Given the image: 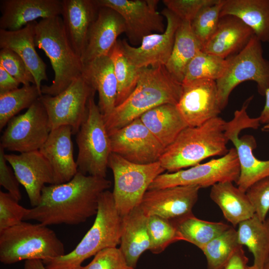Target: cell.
Listing matches in <instances>:
<instances>
[{"label": "cell", "instance_id": "1", "mask_svg": "<svg viewBox=\"0 0 269 269\" xmlns=\"http://www.w3.org/2000/svg\"><path fill=\"white\" fill-rule=\"evenodd\" d=\"M111 185L105 177L78 171L67 182L44 186L39 203L28 209L24 220L47 226L83 223L96 215L100 196Z\"/></svg>", "mask_w": 269, "mask_h": 269}, {"label": "cell", "instance_id": "2", "mask_svg": "<svg viewBox=\"0 0 269 269\" xmlns=\"http://www.w3.org/2000/svg\"><path fill=\"white\" fill-rule=\"evenodd\" d=\"M182 85L169 73L165 65L139 68L137 84L131 95L103 117L109 135L159 105H176Z\"/></svg>", "mask_w": 269, "mask_h": 269}, {"label": "cell", "instance_id": "3", "mask_svg": "<svg viewBox=\"0 0 269 269\" xmlns=\"http://www.w3.org/2000/svg\"><path fill=\"white\" fill-rule=\"evenodd\" d=\"M226 122L217 117L197 127H187L167 147L159 159L170 172L196 165L213 156H223L229 149L225 134Z\"/></svg>", "mask_w": 269, "mask_h": 269}, {"label": "cell", "instance_id": "4", "mask_svg": "<svg viewBox=\"0 0 269 269\" xmlns=\"http://www.w3.org/2000/svg\"><path fill=\"white\" fill-rule=\"evenodd\" d=\"M96 215L93 225L73 250L42 261L46 269H81L86 260L120 244L123 217L116 207L112 192L108 190L100 196Z\"/></svg>", "mask_w": 269, "mask_h": 269}, {"label": "cell", "instance_id": "5", "mask_svg": "<svg viewBox=\"0 0 269 269\" xmlns=\"http://www.w3.org/2000/svg\"><path fill=\"white\" fill-rule=\"evenodd\" d=\"M35 44L44 51L54 72L52 84L41 86L42 95H57L82 75L83 63L70 42L60 16L36 21Z\"/></svg>", "mask_w": 269, "mask_h": 269}, {"label": "cell", "instance_id": "6", "mask_svg": "<svg viewBox=\"0 0 269 269\" xmlns=\"http://www.w3.org/2000/svg\"><path fill=\"white\" fill-rule=\"evenodd\" d=\"M64 254V245L55 232L40 223L22 221L0 232V261L4 265Z\"/></svg>", "mask_w": 269, "mask_h": 269}, {"label": "cell", "instance_id": "7", "mask_svg": "<svg viewBox=\"0 0 269 269\" xmlns=\"http://www.w3.org/2000/svg\"><path fill=\"white\" fill-rule=\"evenodd\" d=\"M227 59L226 69L216 81L221 111L233 89L242 82H256L258 92L265 96L269 88V61L264 58L262 42L255 35L241 51Z\"/></svg>", "mask_w": 269, "mask_h": 269}, {"label": "cell", "instance_id": "8", "mask_svg": "<svg viewBox=\"0 0 269 269\" xmlns=\"http://www.w3.org/2000/svg\"><path fill=\"white\" fill-rule=\"evenodd\" d=\"M108 167L114 176L112 193L115 206L122 217L139 206L151 183L165 171L159 161L136 164L114 152L110 155Z\"/></svg>", "mask_w": 269, "mask_h": 269}, {"label": "cell", "instance_id": "9", "mask_svg": "<svg viewBox=\"0 0 269 269\" xmlns=\"http://www.w3.org/2000/svg\"><path fill=\"white\" fill-rule=\"evenodd\" d=\"M78 153L76 160L79 172L101 177L107 175L112 153L109 135L103 116L94 96L89 102L87 117L76 134Z\"/></svg>", "mask_w": 269, "mask_h": 269}, {"label": "cell", "instance_id": "10", "mask_svg": "<svg viewBox=\"0 0 269 269\" xmlns=\"http://www.w3.org/2000/svg\"><path fill=\"white\" fill-rule=\"evenodd\" d=\"M253 98V96L250 97L244 102L241 108L235 112L233 119L226 122L225 127L226 135L234 146L240 164L237 186L245 192L253 183L269 176V160H261L253 153L257 147L255 137L249 134L239 136L244 129H257L260 126L259 118H251L247 113Z\"/></svg>", "mask_w": 269, "mask_h": 269}, {"label": "cell", "instance_id": "11", "mask_svg": "<svg viewBox=\"0 0 269 269\" xmlns=\"http://www.w3.org/2000/svg\"><path fill=\"white\" fill-rule=\"evenodd\" d=\"M240 171L236 151L234 147H232L226 154L219 158L186 169L159 175L147 190L187 185L197 186L201 188L211 187L221 182L236 183Z\"/></svg>", "mask_w": 269, "mask_h": 269}, {"label": "cell", "instance_id": "12", "mask_svg": "<svg viewBox=\"0 0 269 269\" xmlns=\"http://www.w3.org/2000/svg\"><path fill=\"white\" fill-rule=\"evenodd\" d=\"M96 91L81 75L57 95L39 98L47 113L51 130L62 126L71 127L76 134L86 119L89 102Z\"/></svg>", "mask_w": 269, "mask_h": 269}, {"label": "cell", "instance_id": "13", "mask_svg": "<svg viewBox=\"0 0 269 269\" xmlns=\"http://www.w3.org/2000/svg\"><path fill=\"white\" fill-rule=\"evenodd\" d=\"M51 131L47 113L38 99L24 113L8 122L0 137V146L19 153L38 150Z\"/></svg>", "mask_w": 269, "mask_h": 269}, {"label": "cell", "instance_id": "14", "mask_svg": "<svg viewBox=\"0 0 269 269\" xmlns=\"http://www.w3.org/2000/svg\"><path fill=\"white\" fill-rule=\"evenodd\" d=\"M100 7L111 8L123 18L125 33L133 45L141 43L143 38L157 32L164 31L162 15L157 10L158 0H96Z\"/></svg>", "mask_w": 269, "mask_h": 269}, {"label": "cell", "instance_id": "15", "mask_svg": "<svg viewBox=\"0 0 269 269\" xmlns=\"http://www.w3.org/2000/svg\"><path fill=\"white\" fill-rule=\"evenodd\" d=\"M109 137L112 152L134 163L159 161L165 150L139 118L112 133Z\"/></svg>", "mask_w": 269, "mask_h": 269}, {"label": "cell", "instance_id": "16", "mask_svg": "<svg viewBox=\"0 0 269 269\" xmlns=\"http://www.w3.org/2000/svg\"><path fill=\"white\" fill-rule=\"evenodd\" d=\"M161 14L167 22L163 32L146 36L138 47L130 45L126 39L120 40L125 55L137 68L165 66L169 60L175 33L181 21L166 8Z\"/></svg>", "mask_w": 269, "mask_h": 269}, {"label": "cell", "instance_id": "17", "mask_svg": "<svg viewBox=\"0 0 269 269\" xmlns=\"http://www.w3.org/2000/svg\"><path fill=\"white\" fill-rule=\"evenodd\" d=\"M176 106L188 127H197L218 117L222 111L216 81L203 79L183 83Z\"/></svg>", "mask_w": 269, "mask_h": 269}, {"label": "cell", "instance_id": "18", "mask_svg": "<svg viewBox=\"0 0 269 269\" xmlns=\"http://www.w3.org/2000/svg\"><path fill=\"white\" fill-rule=\"evenodd\" d=\"M200 187L176 186L147 190L139 206L147 216L156 215L173 220L192 213Z\"/></svg>", "mask_w": 269, "mask_h": 269}, {"label": "cell", "instance_id": "19", "mask_svg": "<svg viewBox=\"0 0 269 269\" xmlns=\"http://www.w3.org/2000/svg\"><path fill=\"white\" fill-rule=\"evenodd\" d=\"M5 158L24 188L31 206H37L45 184H54L52 170L47 160L39 150L5 154Z\"/></svg>", "mask_w": 269, "mask_h": 269}, {"label": "cell", "instance_id": "20", "mask_svg": "<svg viewBox=\"0 0 269 269\" xmlns=\"http://www.w3.org/2000/svg\"><path fill=\"white\" fill-rule=\"evenodd\" d=\"M125 31L124 20L118 12L111 8L100 7L88 33L85 48L81 56L82 63L108 55L118 40V37Z\"/></svg>", "mask_w": 269, "mask_h": 269}, {"label": "cell", "instance_id": "21", "mask_svg": "<svg viewBox=\"0 0 269 269\" xmlns=\"http://www.w3.org/2000/svg\"><path fill=\"white\" fill-rule=\"evenodd\" d=\"M72 134V128L69 126L53 129L39 150L51 166L54 184L70 181L78 172L73 156Z\"/></svg>", "mask_w": 269, "mask_h": 269}, {"label": "cell", "instance_id": "22", "mask_svg": "<svg viewBox=\"0 0 269 269\" xmlns=\"http://www.w3.org/2000/svg\"><path fill=\"white\" fill-rule=\"evenodd\" d=\"M0 29L15 31L42 19L60 16V0H1Z\"/></svg>", "mask_w": 269, "mask_h": 269}, {"label": "cell", "instance_id": "23", "mask_svg": "<svg viewBox=\"0 0 269 269\" xmlns=\"http://www.w3.org/2000/svg\"><path fill=\"white\" fill-rule=\"evenodd\" d=\"M36 21L15 31L0 29V48L15 52L25 63L32 73L35 85L41 93V82L47 80L46 65L35 49ZM42 94V93H41Z\"/></svg>", "mask_w": 269, "mask_h": 269}, {"label": "cell", "instance_id": "24", "mask_svg": "<svg viewBox=\"0 0 269 269\" xmlns=\"http://www.w3.org/2000/svg\"><path fill=\"white\" fill-rule=\"evenodd\" d=\"M254 35L251 28L238 17L223 16L220 18L215 31L202 50L227 59L241 51Z\"/></svg>", "mask_w": 269, "mask_h": 269}, {"label": "cell", "instance_id": "25", "mask_svg": "<svg viewBox=\"0 0 269 269\" xmlns=\"http://www.w3.org/2000/svg\"><path fill=\"white\" fill-rule=\"evenodd\" d=\"M100 7L96 0H62L61 15L68 37L81 58L88 33Z\"/></svg>", "mask_w": 269, "mask_h": 269}, {"label": "cell", "instance_id": "26", "mask_svg": "<svg viewBox=\"0 0 269 269\" xmlns=\"http://www.w3.org/2000/svg\"><path fill=\"white\" fill-rule=\"evenodd\" d=\"M82 76L98 92L97 105L103 117L107 116L115 108L117 96V82L110 56H100L83 64Z\"/></svg>", "mask_w": 269, "mask_h": 269}, {"label": "cell", "instance_id": "27", "mask_svg": "<svg viewBox=\"0 0 269 269\" xmlns=\"http://www.w3.org/2000/svg\"><path fill=\"white\" fill-rule=\"evenodd\" d=\"M147 219L139 206L123 217L119 249L128 265L134 269L140 256L149 249Z\"/></svg>", "mask_w": 269, "mask_h": 269}, {"label": "cell", "instance_id": "28", "mask_svg": "<svg viewBox=\"0 0 269 269\" xmlns=\"http://www.w3.org/2000/svg\"><path fill=\"white\" fill-rule=\"evenodd\" d=\"M210 197L220 208L225 219L234 227L255 214L246 192L235 186L233 182L214 184L211 187Z\"/></svg>", "mask_w": 269, "mask_h": 269}, {"label": "cell", "instance_id": "29", "mask_svg": "<svg viewBox=\"0 0 269 269\" xmlns=\"http://www.w3.org/2000/svg\"><path fill=\"white\" fill-rule=\"evenodd\" d=\"M236 16L262 42H269V0H225L220 17Z\"/></svg>", "mask_w": 269, "mask_h": 269}, {"label": "cell", "instance_id": "30", "mask_svg": "<svg viewBox=\"0 0 269 269\" xmlns=\"http://www.w3.org/2000/svg\"><path fill=\"white\" fill-rule=\"evenodd\" d=\"M139 119L165 149L188 127L176 105L170 104L151 109Z\"/></svg>", "mask_w": 269, "mask_h": 269}, {"label": "cell", "instance_id": "31", "mask_svg": "<svg viewBox=\"0 0 269 269\" xmlns=\"http://www.w3.org/2000/svg\"><path fill=\"white\" fill-rule=\"evenodd\" d=\"M202 49V45L192 31L191 22L181 21L175 33L166 68L175 80L182 84L189 63Z\"/></svg>", "mask_w": 269, "mask_h": 269}, {"label": "cell", "instance_id": "32", "mask_svg": "<svg viewBox=\"0 0 269 269\" xmlns=\"http://www.w3.org/2000/svg\"><path fill=\"white\" fill-rule=\"evenodd\" d=\"M239 243L246 246L254 257L253 266L263 269L269 258V218L264 221L255 215L238 225Z\"/></svg>", "mask_w": 269, "mask_h": 269}, {"label": "cell", "instance_id": "33", "mask_svg": "<svg viewBox=\"0 0 269 269\" xmlns=\"http://www.w3.org/2000/svg\"><path fill=\"white\" fill-rule=\"evenodd\" d=\"M170 221L181 237L182 241L191 243L201 250L212 240L231 227L221 222L200 219L192 213Z\"/></svg>", "mask_w": 269, "mask_h": 269}, {"label": "cell", "instance_id": "34", "mask_svg": "<svg viewBox=\"0 0 269 269\" xmlns=\"http://www.w3.org/2000/svg\"><path fill=\"white\" fill-rule=\"evenodd\" d=\"M111 59L117 82L115 107L125 101L134 90L139 77V68L132 64L122 50L118 40L108 55Z\"/></svg>", "mask_w": 269, "mask_h": 269}, {"label": "cell", "instance_id": "35", "mask_svg": "<svg viewBox=\"0 0 269 269\" xmlns=\"http://www.w3.org/2000/svg\"><path fill=\"white\" fill-rule=\"evenodd\" d=\"M42 94L31 84L0 94V130L24 109H28Z\"/></svg>", "mask_w": 269, "mask_h": 269}, {"label": "cell", "instance_id": "36", "mask_svg": "<svg viewBox=\"0 0 269 269\" xmlns=\"http://www.w3.org/2000/svg\"><path fill=\"white\" fill-rule=\"evenodd\" d=\"M240 246L237 230L231 226L201 250L207 261V269H224L229 259Z\"/></svg>", "mask_w": 269, "mask_h": 269}, {"label": "cell", "instance_id": "37", "mask_svg": "<svg viewBox=\"0 0 269 269\" xmlns=\"http://www.w3.org/2000/svg\"><path fill=\"white\" fill-rule=\"evenodd\" d=\"M227 59L200 50L189 63L182 84L198 80L216 81L224 74Z\"/></svg>", "mask_w": 269, "mask_h": 269}, {"label": "cell", "instance_id": "38", "mask_svg": "<svg viewBox=\"0 0 269 269\" xmlns=\"http://www.w3.org/2000/svg\"><path fill=\"white\" fill-rule=\"evenodd\" d=\"M147 229L150 239L149 251L153 254H158L171 244L182 241L172 222L161 217L148 216Z\"/></svg>", "mask_w": 269, "mask_h": 269}, {"label": "cell", "instance_id": "39", "mask_svg": "<svg viewBox=\"0 0 269 269\" xmlns=\"http://www.w3.org/2000/svg\"><path fill=\"white\" fill-rule=\"evenodd\" d=\"M225 0L202 8L191 22L192 31L202 46L215 31Z\"/></svg>", "mask_w": 269, "mask_h": 269}, {"label": "cell", "instance_id": "40", "mask_svg": "<svg viewBox=\"0 0 269 269\" xmlns=\"http://www.w3.org/2000/svg\"><path fill=\"white\" fill-rule=\"evenodd\" d=\"M0 65L23 85H35L34 78L24 62L11 50L0 49Z\"/></svg>", "mask_w": 269, "mask_h": 269}, {"label": "cell", "instance_id": "41", "mask_svg": "<svg viewBox=\"0 0 269 269\" xmlns=\"http://www.w3.org/2000/svg\"><path fill=\"white\" fill-rule=\"evenodd\" d=\"M28 211L8 192L0 191V232L22 222Z\"/></svg>", "mask_w": 269, "mask_h": 269}, {"label": "cell", "instance_id": "42", "mask_svg": "<svg viewBox=\"0 0 269 269\" xmlns=\"http://www.w3.org/2000/svg\"><path fill=\"white\" fill-rule=\"evenodd\" d=\"M255 212L262 221L269 211V176L253 183L246 191Z\"/></svg>", "mask_w": 269, "mask_h": 269}, {"label": "cell", "instance_id": "43", "mask_svg": "<svg viewBox=\"0 0 269 269\" xmlns=\"http://www.w3.org/2000/svg\"><path fill=\"white\" fill-rule=\"evenodd\" d=\"M219 0H163L166 8L181 21L191 22L204 7L215 4Z\"/></svg>", "mask_w": 269, "mask_h": 269}, {"label": "cell", "instance_id": "44", "mask_svg": "<svg viewBox=\"0 0 269 269\" xmlns=\"http://www.w3.org/2000/svg\"><path fill=\"white\" fill-rule=\"evenodd\" d=\"M81 269H134L127 264L119 248H110L98 253Z\"/></svg>", "mask_w": 269, "mask_h": 269}, {"label": "cell", "instance_id": "45", "mask_svg": "<svg viewBox=\"0 0 269 269\" xmlns=\"http://www.w3.org/2000/svg\"><path fill=\"white\" fill-rule=\"evenodd\" d=\"M5 150L0 146V185L17 201L21 199L19 182L13 170L7 164Z\"/></svg>", "mask_w": 269, "mask_h": 269}, {"label": "cell", "instance_id": "46", "mask_svg": "<svg viewBox=\"0 0 269 269\" xmlns=\"http://www.w3.org/2000/svg\"><path fill=\"white\" fill-rule=\"evenodd\" d=\"M248 261L243 246H240L229 259L224 269H247Z\"/></svg>", "mask_w": 269, "mask_h": 269}, {"label": "cell", "instance_id": "47", "mask_svg": "<svg viewBox=\"0 0 269 269\" xmlns=\"http://www.w3.org/2000/svg\"><path fill=\"white\" fill-rule=\"evenodd\" d=\"M20 84L18 81L0 65V94L18 89Z\"/></svg>", "mask_w": 269, "mask_h": 269}, {"label": "cell", "instance_id": "48", "mask_svg": "<svg viewBox=\"0 0 269 269\" xmlns=\"http://www.w3.org/2000/svg\"><path fill=\"white\" fill-rule=\"evenodd\" d=\"M266 102L264 107L259 117L261 124H269V88L265 92Z\"/></svg>", "mask_w": 269, "mask_h": 269}, {"label": "cell", "instance_id": "49", "mask_svg": "<svg viewBox=\"0 0 269 269\" xmlns=\"http://www.w3.org/2000/svg\"><path fill=\"white\" fill-rule=\"evenodd\" d=\"M24 269H46L42 260H30L25 261Z\"/></svg>", "mask_w": 269, "mask_h": 269}, {"label": "cell", "instance_id": "50", "mask_svg": "<svg viewBox=\"0 0 269 269\" xmlns=\"http://www.w3.org/2000/svg\"><path fill=\"white\" fill-rule=\"evenodd\" d=\"M262 130L263 132H269V124L265 125V126L262 128Z\"/></svg>", "mask_w": 269, "mask_h": 269}, {"label": "cell", "instance_id": "51", "mask_svg": "<svg viewBox=\"0 0 269 269\" xmlns=\"http://www.w3.org/2000/svg\"><path fill=\"white\" fill-rule=\"evenodd\" d=\"M263 269H269V258L266 262L264 266Z\"/></svg>", "mask_w": 269, "mask_h": 269}, {"label": "cell", "instance_id": "52", "mask_svg": "<svg viewBox=\"0 0 269 269\" xmlns=\"http://www.w3.org/2000/svg\"><path fill=\"white\" fill-rule=\"evenodd\" d=\"M247 269H257L256 268H255L253 265L249 266H248L247 267Z\"/></svg>", "mask_w": 269, "mask_h": 269}]
</instances>
